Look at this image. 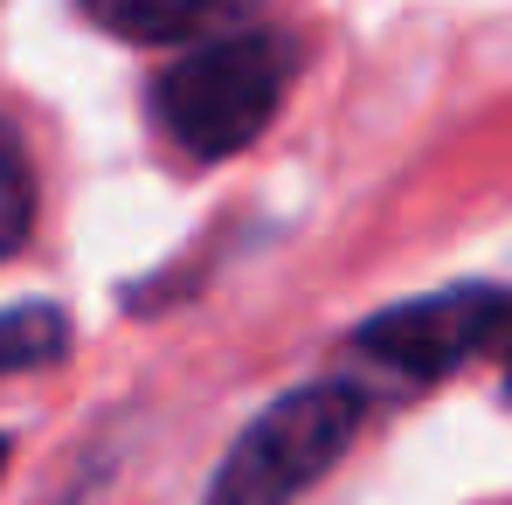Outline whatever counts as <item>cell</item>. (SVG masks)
<instances>
[{"label": "cell", "instance_id": "6da1fadb", "mask_svg": "<svg viewBox=\"0 0 512 505\" xmlns=\"http://www.w3.org/2000/svg\"><path fill=\"white\" fill-rule=\"evenodd\" d=\"M277 97H284V56L263 35H222L180 56L153 84V111L173 132V146H187L194 160H222L270 125Z\"/></svg>", "mask_w": 512, "mask_h": 505}, {"label": "cell", "instance_id": "7a4b0ae2", "mask_svg": "<svg viewBox=\"0 0 512 505\" xmlns=\"http://www.w3.org/2000/svg\"><path fill=\"white\" fill-rule=\"evenodd\" d=\"M353 429H360V395L353 388H333V381L298 388V395L270 402L236 436V450L222 457L201 505H291L305 485H319L340 464Z\"/></svg>", "mask_w": 512, "mask_h": 505}, {"label": "cell", "instance_id": "3957f363", "mask_svg": "<svg viewBox=\"0 0 512 505\" xmlns=\"http://www.w3.org/2000/svg\"><path fill=\"white\" fill-rule=\"evenodd\" d=\"M506 326H512V298L506 291H485V284H464V291H429L416 305H395L381 319H367L353 346L388 360L395 374L409 381H436L450 367H464L471 353L485 346H506Z\"/></svg>", "mask_w": 512, "mask_h": 505}, {"label": "cell", "instance_id": "277c9868", "mask_svg": "<svg viewBox=\"0 0 512 505\" xmlns=\"http://www.w3.org/2000/svg\"><path fill=\"white\" fill-rule=\"evenodd\" d=\"M229 0H84V14L118 42H187L222 21Z\"/></svg>", "mask_w": 512, "mask_h": 505}, {"label": "cell", "instance_id": "5b68a950", "mask_svg": "<svg viewBox=\"0 0 512 505\" xmlns=\"http://www.w3.org/2000/svg\"><path fill=\"white\" fill-rule=\"evenodd\" d=\"M63 346H70V319L56 305H14V312H0V374L49 367V360H63Z\"/></svg>", "mask_w": 512, "mask_h": 505}, {"label": "cell", "instance_id": "8992f818", "mask_svg": "<svg viewBox=\"0 0 512 505\" xmlns=\"http://www.w3.org/2000/svg\"><path fill=\"white\" fill-rule=\"evenodd\" d=\"M28 222H35V180L21 167L14 139H0V256H14L28 243Z\"/></svg>", "mask_w": 512, "mask_h": 505}, {"label": "cell", "instance_id": "52a82bcc", "mask_svg": "<svg viewBox=\"0 0 512 505\" xmlns=\"http://www.w3.org/2000/svg\"><path fill=\"white\" fill-rule=\"evenodd\" d=\"M506 374H512V326H506Z\"/></svg>", "mask_w": 512, "mask_h": 505}, {"label": "cell", "instance_id": "ba28073f", "mask_svg": "<svg viewBox=\"0 0 512 505\" xmlns=\"http://www.w3.org/2000/svg\"><path fill=\"white\" fill-rule=\"evenodd\" d=\"M0 471H7V436H0Z\"/></svg>", "mask_w": 512, "mask_h": 505}]
</instances>
